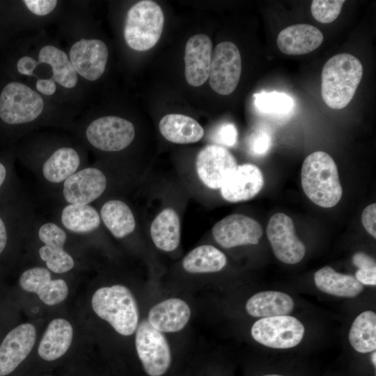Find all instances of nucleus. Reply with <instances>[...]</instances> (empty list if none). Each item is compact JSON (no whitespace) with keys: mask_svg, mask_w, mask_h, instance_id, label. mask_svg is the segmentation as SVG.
<instances>
[{"mask_svg":"<svg viewBox=\"0 0 376 376\" xmlns=\"http://www.w3.org/2000/svg\"><path fill=\"white\" fill-rule=\"evenodd\" d=\"M362 75V64L353 55L342 53L329 58L322 70L321 93L324 103L334 109L345 107L353 98Z\"/></svg>","mask_w":376,"mask_h":376,"instance_id":"nucleus-1","label":"nucleus"},{"mask_svg":"<svg viewBox=\"0 0 376 376\" xmlns=\"http://www.w3.org/2000/svg\"><path fill=\"white\" fill-rule=\"evenodd\" d=\"M301 181L306 196L325 208L335 206L343 194L337 166L327 152L316 151L304 159Z\"/></svg>","mask_w":376,"mask_h":376,"instance_id":"nucleus-2","label":"nucleus"},{"mask_svg":"<svg viewBox=\"0 0 376 376\" xmlns=\"http://www.w3.org/2000/svg\"><path fill=\"white\" fill-rule=\"evenodd\" d=\"M94 312L120 335L130 336L139 324V309L128 288L116 284L97 289L91 299Z\"/></svg>","mask_w":376,"mask_h":376,"instance_id":"nucleus-3","label":"nucleus"},{"mask_svg":"<svg viewBox=\"0 0 376 376\" xmlns=\"http://www.w3.org/2000/svg\"><path fill=\"white\" fill-rule=\"evenodd\" d=\"M164 23L161 7L155 1L136 3L127 13L124 36L127 45L136 51L152 48L159 40Z\"/></svg>","mask_w":376,"mask_h":376,"instance_id":"nucleus-4","label":"nucleus"},{"mask_svg":"<svg viewBox=\"0 0 376 376\" xmlns=\"http://www.w3.org/2000/svg\"><path fill=\"white\" fill-rule=\"evenodd\" d=\"M42 97L28 86L10 82L0 95V118L10 125L26 123L36 119L42 113Z\"/></svg>","mask_w":376,"mask_h":376,"instance_id":"nucleus-5","label":"nucleus"},{"mask_svg":"<svg viewBox=\"0 0 376 376\" xmlns=\"http://www.w3.org/2000/svg\"><path fill=\"white\" fill-rule=\"evenodd\" d=\"M135 346L145 372L149 376H162L171 363L169 343L162 332L153 328L147 320L138 324Z\"/></svg>","mask_w":376,"mask_h":376,"instance_id":"nucleus-6","label":"nucleus"},{"mask_svg":"<svg viewBox=\"0 0 376 376\" xmlns=\"http://www.w3.org/2000/svg\"><path fill=\"white\" fill-rule=\"evenodd\" d=\"M305 332L303 324L290 315L263 318L253 324L252 338L260 344L274 349L292 348L301 341Z\"/></svg>","mask_w":376,"mask_h":376,"instance_id":"nucleus-7","label":"nucleus"},{"mask_svg":"<svg viewBox=\"0 0 376 376\" xmlns=\"http://www.w3.org/2000/svg\"><path fill=\"white\" fill-rule=\"evenodd\" d=\"M242 72V59L232 42L219 43L212 54L209 83L218 94L228 95L236 88Z\"/></svg>","mask_w":376,"mask_h":376,"instance_id":"nucleus-8","label":"nucleus"},{"mask_svg":"<svg viewBox=\"0 0 376 376\" xmlns=\"http://www.w3.org/2000/svg\"><path fill=\"white\" fill-rule=\"evenodd\" d=\"M86 134L95 148L107 152L123 150L131 144L135 136L133 124L124 118L107 116L93 120Z\"/></svg>","mask_w":376,"mask_h":376,"instance_id":"nucleus-9","label":"nucleus"},{"mask_svg":"<svg viewBox=\"0 0 376 376\" xmlns=\"http://www.w3.org/2000/svg\"><path fill=\"white\" fill-rule=\"evenodd\" d=\"M267 235L274 255L282 263L293 265L304 258L306 247L296 235L294 223L287 214L279 212L271 217Z\"/></svg>","mask_w":376,"mask_h":376,"instance_id":"nucleus-10","label":"nucleus"},{"mask_svg":"<svg viewBox=\"0 0 376 376\" xmlns=\"http://www.w3.org/2000/svg\"><path fill=\"white\" fill-rule=\"evenodd\" d=\"M237 166L234 156L220 145L206 146L196 157V167L200 180L213 189H220Z\"/></svg>","mask_w":376,"mask_h":376,"instance_id":"nucleus-11","label":"nucleus"},{"mask_svg":"<svg viewBox=\"0 0 376 376\" xmlns=\"http://www.w3.org/2000/svg\"><path fill=\"white\" fill-rule=\"evenodd\" d=\"M212 232L216 242L226 249L257 244L263 235L261 225L254 219L241 214L225 217L214 224Z\"/></svg>","mask_w":376,"mask_h":376,"instance_id":"nucleus-12","label":"nucleus"},{"mask_svg":"<svg viewBox=\"0 0 376 376\" xmlns=\"http://www.w3.org/2000/svg\"><path fill=\"white\" fill-rule=\"evenodd\" d=\"M108 55V48L103 41L81 39L72 46L70 61L77 73L95 81L104 72Z\"/></svg>","mask_w":376,"mask_h":376,"instance_id":"nucleus-13","label":"nucleus"},{"mask_svg":"<svg viewBox=\"0 0 376 376\" xmlns=\"http://www.w3.org/2000/svg\"><path fill=\"white\" fill-rule=\"evenodd\" d=\"M107 184L106 176L100 169L85 168L64 181L63 197L69 204L87 205L104 193Z\"/></svg>","mask_w":376,"mask_h":376,"instance_id":"nucleus-14","label":"nucleus"},{"mask_svg":"<svg viewBox=\"0 0 376 376\" xmlns=\"http://www.w3.org/2000/svg\"><path fill=\"white\" fill-rule=\"evenodd\" d=\"M36 329L29 323L18 325L0 345V376L11 373L26 358L36 340Z\"/></svg>","mask_w":376,"mask_h":376,"instance_id":"nucleus-15","label":"nucleus"},{"mask_svg":"<svg viewBox=\"0 0 376 376\" xmlns=\"http://www.w3.org/2000/svg\"><path fill=\"white\" fill-rule=\"evenodd\" d=\"M38 234L44 243L39 249V255L46 263L49 270L56 274L71 270L75 262L63 249L66 241L65 232L54 223L47 222L40 227Z\"/></svg>","mask_w":376,"mask_h":376,"instance_id":"nucleus-16","label":"nucleus"},{"mask_svg":"<svg viewBox=\"0 0 376 376\" xmlns=\"http://www.w3.org/2000/svg\"><path fill=\"white\" fill-rule=\"evenodd\" d=\"M212 44L205 34L191 36L185 52V78L192 86L203 85L209 78Z\"/></svg>","mask_w":376,"mask_h":376,"instance_id":"nucleus-17","label":"nucleus"},{"mask_svg":"<svg viewBox=\"0 0 376 376\" xmlns=\"http://www.w3.org/2000/svg\"><path fill=\"white\" fill-rule=\"evenodd\" d=\"M19 285L27 292L36 293L45 304L61 303L68 295V288L63 279H51L49 269L35 267L24 271L19 277Z\"/></svg>","mask_w":376,"mask_h":376,"instance_id":"nucleus-18","label":"nucleus"},{"mask_svg":"<svg viewBox=\"0 0 376 376\" xmlns=\"http://www.w3.org/2000/svg\"><path fill=\"white\" fill-rule=\"evenodd\" d=\"M264 184L260 169L252 164L237 165L220 188L222 197L235 203L248 201L257 195Z\"/></svg>","mask_w":376,"mask_h":376,"instance_id":"nucleus-19","label":"nucleus"},{"mask_svg":"<svg viewBox=\"0 0 376 376\" xmlns=\"http://www.w3.org/2000/svg\"><path fill=\"white\" fill-rule=\"evenodd\" d=\"M190 317V308L184 300L170 298L154 305L148 312L147 320L162 333H173L182 330Z\"/></svg>","mask_w":376,"mask_h":376,"instance_id":"nucleus-20","label":"nucleus"},{"mask_svg":"<svg viewBox=\"0 0 376 376\" xmlns=\"http://www.w3.org/2000/svg\"><path fill=\"white\" fill-rule=\"evenodd\" d=\"M323 40V34L315 26L299 24L281 31L276 42L279 49L285 54L301 55L316 49Z\"/></svg>","mask_w":376,"mask_h":376,"instance_id":"nucleus-21","label":"nucleus"},{"mask_svg":"<svg viewBox=\"0 0 376 376\" xmlns=\"http://www.w3.org/2000/svg\"><path fill=\"white\" fill-rule=\"evenodd\" d=\"M73 336L70 323L56 318L49 324L40 342L38 352L45 361H54L62 357L70 347Z\"/></svg>","mask_w":376,"mask_h":376,"instance_id":"nucleus-22","label":"nucleus"},{"mask_svg":"<svg viewBox=\"0 0 376 376\" xmlns=\"http://www.w3.org/2000/svg\"><path fill=\"white\" fill-rule=\"evenodd\" d=\"M159 129L166 140L180 144L196 143L204 134L203 128L195 119L179 113L164 116L159 121Z\"/></svg>","mask_w":376,"mask_h":376,"instance_id":"nucleus-23","label":"nucleus"},{"mask_svg":"<svg viewBox=\"0 0 376 376\" xmlns=\"http://www.w3.org/2000/svg\"><path fill=\"white\" fill-rule=\"evenodd\" d=\"M295 302L288 294L267 290L258 292L246 303V311L252 317L268 318L287 315L294 308Z\"/></svg>","mask_w":376,"mask_h":376,"instance_id":"nucleus-24","label":"nucleus"},{"mask_svg":"<svg viewBox=\"0 0 376 376\" xmlns=\"http://www.w3.org/2000/svg\"><path fill=\"white\" fill-rule=\"evenodd\" d=\"M314 281L320 291L340 297H355L363 290L355 276L337 272L329 266L318 270L314 274Z\"/></svg>","mask_w":376,"mask_h":376,"instance_id":"nucleus-25","label":"nucleus"},{"mask_svg":"<svg viewBox=\"0 0 376 376\" xmlns=\"http://www.w3.org/2000/svg\"><path fill=\"white\" fill-rule=\"evenodd\" d=\"M150 235L155 245L164 251L177 249L180 241V221L172 208L163 210L153 220Z\"/></svg>","mask_w":376,"mask_h":376,"instance_id":"nucleus-26","label":"nucleus"},{"mask_svg":"<svg viewBox=\"0 0 376 376\" xmlns=\"http://www.w3.org/2000/svg\"><path fill=\"white\" fill-rule=\"evenodd\" d=\"M101 219L111 233L116 238H123L135 229L136 221L130 207L120 200H109L100 210Z\"/></svg>","mask_w":376,"mask_h":376,"instance_id":"nucleus-27","label":"nucleus"},{"mask_svg":"<svg viewBox=\"0 0 376 376\" xmlns=\"http://www.w3.org/2000/svg\"><path fill=\"white\" fill-rule=\"evenodd\" d=\"M227 263L225 254L212 245H201L189 252L182 260L183 269L192 274L221 270Z\"/></svg>","mask_w":376,"mask_h":376,"instance_id":"nucleus-28","label":"nucleus"},{"mask_svg":"<svg viewBox=\"0 0 376 376\" xmlns=\"http://www.w3.org/2000/svg\"><path fill=\"white\" fill-rule=\"evenodd\" d=\"M80 164L77 151L63 147L54 151L42 166V175L49 182L60 183L73 175Z\"/></svg>","mask_w":376,"mask_h":376,"instance_id":"nucleus-29","label":"nucleus"},{"mask_svg":"<svg viewBox=\"0 0 376 376\" xmlns=\"http://www.w3.org/2000/svg\"><path fill=\"white\" fill-rule=\"evenodd\" d=\"M39 63H47L52 68L51 77L62 86L71 88L76 86L78 80L75 72L67 54L58 48L47 45L41 48L38 54Z\"/></svg>","mask_w":376,"mask_h":376,"instance_id":"nucleus-30","label":"nucleus"},{"mask_svg":"<svg viewBox=\"0 0 376 376\" xmlns=\"http://www.w3.org/2000/svg\"><path fill=\"white\" fill-rule=\"evenodd\" d=\"M349 341L358 352L368 353L376 349V314L372 311L360 313L354 320Z\"/></svg>","mask_w":376,"mask_h":376,"instance_id":"nucleus-31","label":"nucleus"},{"mask_svg":"<svg viewBox=\"0 0 376 376\" xmlns=\"http://www.w3.org/2000/svg\"><path fill=\"white\" fill-rule=\"evenodd\" d=\"M61 218L63 226L75 233L92 232L100 224L97 211L88 204H69L63 209Z\"/></svg>","mask_w":376,"mask_h":376,"instance_id":"nucleus-32","label":"nucleus"},{"mask_svg":"<svg viewBox=\"0 0 376 376\" xmlns=\"http://www.w3.org/2000/svg\"><path fill=\"white\" fill-rule=\"evenodd\" d=\"M256 109L272 116L288 114L293 107L292 99L284 93L260 91L253 95Z\"/></svg>","mask_w":376,"mask_h":376,"instance_id":"nucleus-33","label":"nucleus"},{"mask_svg":"<svg viewBox=\"0 0 376 376\" xmlns=\"http://www.w3.org/2000/svg\"><path fill=\"white\" fill-rule=\"evenodd\" d=\"M344 3V0H313L311 6L312 15L320 23H331L340 13Z\"/></svg>","mask_w":376,"mask_h":376,"instance_id":"nucleus-34","label":"nucleus"},{"mask_svg":"<svg viewBox=\"0 0 376 376\" xmlns=\"http://www.w3.org/2000/svg\"><path fill=\"white\" fill-rule=\"evenodd\" d=\"M237 139V130L234 124L225 123L217 127L213 139L217 145L222 144L226 146H233Z\"/></svg>","mask_w":376,"mask_h":376,"instance_id":"nucleus-35","label":"nucleus"},{"mask_svg":"<svg viewBox=\"0 0 376 376\" xmlns=\"http://www.w3.org/2000/svg\"><path fill=\"white\" fill-rule=\"evenodd\" d=\"M24 3L28 9L35 15H46L51 13L56 7V0H25Z\"/></svg>","mask_w":376,"mask_h":376,"instance_id":"nucleus-36","label":"nucleus"},{"mask_svg":"<svg viewBox=\"0 0 376 376\" xmlns=\"http://www.w3.org/2000/svg\"><path fill=\"white\" fill-rule=\"evenodd\" d=\"M361 221L366 231L376 237V204L372 203L365 207L361 215Z\"/></svg>","mask_w":376,"mask_h":376,"instance_id":"nucleus-37","label":"nucleus"},{"mask_svg":"<svg viewBox=\"0 0 376 376\" xmlns=\"http://www.w3.org/2000/svg\"><path fill=\"white\" fill-rule=\"evenodd\" d=\"M271 144L270 136L265 132H260L253 137L251 141V150L257 155L265 154Z\"/></svg>","mask_w":376,"mask_h":376,"instance_id":"nucleus-38","label":"nucleus"},{"mask_svg":"<svg viewBox=\"0 0 376 376\" xmlns=\"http://www.w3.org/2000/svg\"><path fill=\"white\" fill-rule=\"evenodd\" d=\"M355 278L362 285H376V267L358 269Z\"/></svg>","mask_w":376,"mask_h":376,"instance_id":"nucleus-39","label":"nucleus"},{"mask_svg":"<svg viewBox=\"0 0 376 376\" xmlns=\"http://www.w3.org/2000/svg\"><path fill=\"white\" fill-rule=\"evenodd\" d=\"M39 65L38 61L30 56H23L19 59L17 67L19 73L33 76V70Z\"/></svg>","mask_w":376,"mask_h":376,"instance_id":"nucleus-40","label":"nucleus"},{"mask_svg":"<svg viewBox=\"0 0 376 376\" xmlns=\"http://www.w3.org/2000/svg\"><path fill=\"white\" fill-rule=\"evenodd\" d=\"M352 263L358 269L376 267L375 260L363 252H357L352 256Z\"/></svg>","mask_w":376,"mask_h":376,"instance_id":"nucleus-41","label":"nucleus"},{"mask_svg":"<svg viewBox=\"0 0 376 376\" xmlns=\"http://www.w3.org/2000/svg\"><path fill=\"white\" fill-rule=\"evenodd\" d=\"M37 90L45 95H53L56 91L55 81L52 79H38L36 82Z\"/></svg>","mask_w":376,"mask_h":376,"instance_id":"nucleus-42","label":"nucleus"},{"mask_svg":"<svg viewBox=\"0 0 376 376\" xmlns=\"http://www.w3.org/2000/svg\"><path fill=\"white\" fill-rule=\"evenodd\" d=\"M7 232L5 224L0 217V254L5 249L7 243Z\"/></svg>","mask_w":376,"mask_h":376,"instance_id":"nucleus-43","label":"nucleus"},{"mask_svg":"<svg viewBox=\"0 0 376 376\" xmlns=\"http://www.w3.org/2000/svg\"><path fill=\"white\" fill-rule=\"evenodd\" d=\"M6 176V169L3 164L0 162V187L3 183V181Z\"/></svg>","mask_w":376,"mask_h":376,"instance_id":"nucleus-44","label":"nucleus"},{"mask_svg":"<svg viewBox=\"0 0 376 376\" xmlns=\"http://www.w3.org/2000/svg\"><path fill=\"white\" fill-rule=\"evenodd\" d=\"M376 353H375V351H373V354L371 355V361H372V363L374 365V366L375 367L376 366Z\"/></svg>","mask_w":376,"mask_h":376,"instance_id":"nucleus-45","label":"nucleus"},{"mask_svg":"<svg viewBox=\"0 0 376 376\" xmlns=\"http://www.w3.org/2000/svg\"><path fill=\"white\" fill-rule=\"evenodd\" d=\"M263 376H282V375L272 374V375H263Z\"/></svg>","mask_w":376,"mask_h":376,"instance_id":"nucleus-46","label":"nucleus"}]
</instances>
